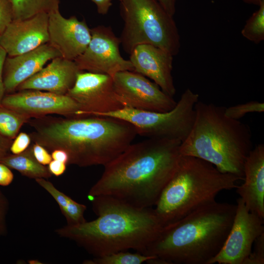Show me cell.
Listing matches in <instances>:
<instances>
[{
    "mask_svg": "<svg viewBox=\"0 0 264 264\" xmlns=\"http://www.w3.org/2000/svg\"><path fill=\"white\" fill-rule=\"evenodd\" d=\"M181 143L152 138L132 143L104 166L88 196H110L140 208L154 206L176 169Z\"/></svg>",
    "mask_w": 264,
    "mask_h": 264,
    "instance_id": "obj_1",
    "label": "cell"
},
{
    "mask_svg": "<svg viewBox=\"0 0 264 264\" xmlns=\"http://www.w3.org/2000/svg\"><path fill=\"white\" fill-rule=\"evenodd\" d=\"M95 220L55 230L95 258L134 249L141 253L163 225L152 207L140 208L110 196L91 198Z\"/></svg>",
    "mask_w": 264,
    "mask_h": 264,
    "instance_id": "obj_2",
    "label": "cell"
},
{
    "mask_svg": "<svg viewBox=\"0 0 264 264\" xmlns=\"http://www.w3.org/2000/svg\"><path fill=\"white\" fill-rule=\"evenodd\" d=\"M31 138L46 150L61 149L67 164L105 166L124 151L137 135L134 126L120 119L77 116L42 119Z\"/></svg>",
    "mask_w": 264,
    "mask_h": 264,
    "instance_id": "obj_3",
    "label": "cell"
},
{
    "mask_svg": "<svg viewBox=\"0 0 264 264\" xmlns=\"http://www.w3.org/2000/svg\"><path fill=\"white\" fill-rule=\"evenodd\" d=\"M237 205L215 201L163 227L141 253L152 264H208L220 251Z\"/></svg>",
    "mask_w": 264,
    "mask_h": 264,
    "instance_id": "obj_4",
    "label": "cell"
},
{
    "mask_svg": "<svg viewBox=\"0 0 264 264\" xmlns=\"http://www.w3.org/2000/svg\"><path fill=\"white\" fill-rule=\"evenodd\" d=\"M225 107L198 101L191 129L179 147L181 155L197 157L220 172L243 179V165L253 148L250 128L226 116Z\"/></svg>",
    "mask_w": 264,
    "mask_h": 264,
    "instance_id": "obj_5",
    "label": "cell"
},
{
    "mask_svg": "<svg viewBox=\"0 0 264 264\" xmlns=\"http://www.w3.org/2000/svg\"><path fill=\"white\" fill-rule=\"evenodd\" d=\"M239 180L242 179L222 173L204 160L180 155L176 169L162 190L154 211L163 226H167L216 201L221 191L236 188Z\"/></svg>",
    "mask_w": 264,
    "mask_h": 264,
    "instance_id": "obj_6",
    "label": "cell"
},
{
    "mask_svg": "<svg viewBox=\"0 0 264 264\" xmlns=\"http://www.w3.org/2000/svg\"><path fill=\"white\" fill-rule=\"evenodd\" d=\"M124 25L119 37L130 54L138 45L150 44L176 55L180 38L173 16L157 0H119Z\"/></svg>",
    "mask_w": 264,
    "mask_h": 264,
    "instance_id": "obj_7",
    "label": "cell"
},
{
    "mask_svg": "<svg viewBox=\"0 0 264 264\" xmlns=\"http://www.w3.org/2000/svg\"><path fill=\"white\" fill-rule=\"evenodd\" d=\"M198 94L187 88L171 110L157 112L123 108L99 116L120 119L135 128L137 135L148 138H167L182 142L189 133L195 118Z\"/></svg>",
    "mask_w": 264,
    "mask_h": 264,
    "instance_id": "obj_8",
    "label": "cell"
},
{
    "mask_svg": "<svg viewBox=\"0 0 264 264\" xmlns=\"http://www.w3.org/2000/svg\"><path fill=\"white\" fill-rule=\"evenodd\" d=\"M91 40L84 52L75 60L81 71L109 75L111 77L125 70L134 71L129 60L121 55L119 37L110 26L98 25L90 29Z\"/></svg>",
    "mask_w": 264,
    "mask_h": 264,
    "instance_id": "obj_9",
    "label": "cell"
},
{
    "mask_svg": "<svg viewBox=\"0 0 264 264\" xmlns=\"http://www.w3.org/2000/svg\"><path fill=\"white\" fill-rule=\"evenodd\" d=\"M112 78L117 97L124 108L165 112L176 105L173 97L141 74L125 70L117 73Z\"/></svg>",
    "mask_w": 264,
    "mask_h": 264,
    "instance_id": "obj_10",
    "label": "cell"
},
{
    "mask_svg": "<svg viewBox=\"0 0 264 264\" xmlns=\"http://www.w3.org/2000/svg\"><path fill=\"white\" fill-rule=\"evenodd\" d=\"M66 95L80 106L78 116H99L124 108L114 91L112 77L107 74L82 71Z\"/></svg>",
    "mask_w": 264,
    "mask_h": 264,
    "instance_id": "obj_11",
    "label": "cell"
},
{
    "mask_svg": "<svg viewBox=\"0 0 264 264\" xmlns=\"http://www.w3.org/2000/svg\"><path fill=\"white\" fill-rule=\"evenodd\" d=\"M236 205L232 225L224 243L208 264H243L256 239L264 233V219L250 212L240 198Z\"/></svg>",
    "mask_w": 264,
    "mask_h": 264,
    "instance_id": "obj_12",
    "label": "cell"
},
{
    "mask_svg": "<svg viewBox=\"0 0 264 264\" xmlns=\"http://www.w3.org/2000/svg\"><path fill=\"white\" fill-rule=\"evenodd\" d=\"M1 103L28 118L50 114L76 116L81 111L78 103L66 95L37 90H20L3 98Z\"/></svg>",
    "mask_w": 264,
    "mask_h": 264,
    "instance_id": "obj_13",
    "label": "cell"
},
{
    "mask_svg": "<svg viewBox=\"0 0 264 264\" xmlns=\"http://www.w3.org/2000/svg\"><path fill=\"white\" fill-rule=\"evenodd\" d=\"M48 43L63 58L74 61L87 48L91 40L90 28L85 21L75 16L64 17L57 9L48 13Z\"/></svg>",
    "mask_w": 264,
    "mask_h": 264,
    "instance_id": "obj_14",
    "label": "cell"
},
{
    "mask_svg": "<svg viewBox=\"0 0 264 264\" xmlns=\"http://www.w3.org/2000/svg\"><path fill=\"white\" fill-rule=\"evenodd\" d=\"M48 13L13 20L0 34V46L8 56L29 52L48 43Z\"/></svg>",
    "mask_w": 264,
    "mask_h": 264,
    "instance_id": "obj_15",
    "label": "cell"
},
{
    "mask_svg": "<svg viewBox=\"0 0 264 264\" xmlns=\"http://www.w3.org/2000/svg\"><path fill=\"white\" fill-rule=\"evenodd\" d=\"M134 71L152 80L167 94L176 93L172 76L173 56L150 44L136 46L130 53Z\"/></svg>",
    "mask_w": 264,
    "mask_h": 264,
    "instance_id": "obj_16",
    "label": "cell"
},
{
    "mask_svg": "<svg viewBox=\"0 0 264 264\" xmlns=\"http://www.w3.org/2000/svg\"><path fill=\"white\" fill-rule=\"evenodd\" d=\"M81 71L74 61L56 57L45 67L21 83L19 90H37L66 95Z\"/></svg>",
    "mask_w": 264,
    "mask_h": 264,
    "instance_id": "obj_17",
    "label": "cell"
},
{
    "mask_svg": "<svg viewBox=\"0 0 264 264\" xmlns=\"http://www.w3.org/2000/svg\"><path fill=\"white\" fill-rule=\"evenodd\" d=\"M243 183L236 192L248 210L264 219V144L249 153L243 165Z\"/></svg>",
    "mask_w": 264,
    "mask_h": 264,
    "instance_id": "obj_18",
    "label": "cell"
},
{
    "mask_svg": "<svg viewBox=\"0 0 264 264\" xmlns=\"http://www.w3.org/2000/svg\"><path fill=\"white\" fill-rule=\"evenodd\" d=\"M61 56L49 43L29 52L6 57L3 67L5 90L12 91L22 82L41 70L46 63Z\"/></svg>",
    "mask_w": 264,
    "mask_h": 264,
    "instance_id": "obj_19",
    "label": "cell"
},
{
    "mask_svg": "<svg viewBox=\"0 0 264 264\" xmlns=\"http://www.w3.org/2000/svg\"><path fill=\"white\" fill-rule=\"evenodd\" d=\"M35 181L57 202L62 213L66 220L67 225H77L86 221L84 217V213L87 209L85 205L74 201L57 189L52 183L45 178H37L35 179Z\"/></svg>",
    "mask_w": 264,
    "mask_h": 264,
    "instance_id": "obj_20",
    "label": "cell"
},
{
    "mask_svg": "<svg viewBox=\"0 0 264 264\" xmlns=\"http://www.w3.org/2000/svg\"><path fill=\"white\" fill-rule=\"evenodd\" d=\"M0 162L30 178L47 179L52 176L48 168L35 159L31 148L20 154L5 155Z\"/></svg>",
    "mask_w": 264,
    "mask_h": 264,
    "instance_id": "obj_21",
    "label": "cell"
},
{
    "mask_svg": "<svg viewBox=\"0 0 264 264\" xmlns=\"http://www.w3.org/2000/svg\"><path fill=\"white\" fill-rule=\"evenodd\" d=\"M13 20H21L41 13L59 9L60 0H11Z\"/></svg>",
    "mask_w": 264,
    "mask_h": 264,
    "instance_id": "obj_22",
    "label": "cell"
},
{
    "mask_svg": "<svg viewBox=\"0 0 264 264\" xmlns=\"http://www.w3.org/2000/svg\"><path fill=\"white\" fill-rule=\"evenodd\" d=\"M259 8L247 19L241 31L242 36L247 40L259 44L264 40V0Z\"/></svg>",
    "mask_w": 264,
    "mask_h": 264,
    "instance_id": "obj_23",
    "label": "cell"
},
{
    "mask_svg": "<svg viewBox=\"0 0 264 264\" xmlns=\"http://www.w3.org/2000/svg\"><path fill=\"white\" fill-rule=\"evenodd\" d=\"M154 259L153 256L122 251L100 257L85 260V264H141Z\"/></svg>",
    "mask_w": 264,
    "mask_h": 264,
    "instance_id": "obj_24",
    "label": "cell"
},
{
    "mask_svg": "<svg viewBox=\"0 0 264 264\" xmlns=\"http://www.w3.org/2000/svg\"><path fill=\"white\" fill-rule=\"evenodd\" d=\"M29 118L11 110H0V134L13 138Z\"/></svg>",
    "mask_w": 264,
    "mask_h": 264,
    "instance_id": "obj_25",
    "label": "cell"
},
{
    "mask_svg": "<svg viewBox=\"0 0 264 264\" xmlns=\"http://www.w3.org/2000/svg\"><path fill=\"white\" fill-rule=\"evenodd\" d=\"M264 111V103L257 101L238 104L225 108L224 109V113L226 116L236 120H239L247 113Z\"/></svg>",
    "mask_w": 264,
    "mask_h": 264,
    "instance_id": "obj_26",
    "label": "cell"
},
{
    "mask_svg": "<svg viewBox=\"0 0 264 264\" xmlns=\"http://www.w3.org/2000/svg\"><path fill=\"white\" fill-rule=\"evenodd\" d=\"M254 242V250H251L243 264H264V233L259 236Z\"/></svg>",
    "mask_w": 264,
    "mask_h": 264,
    "instance_id": "obj_27",
    "label": "cell"
},
{
    "mask_svg": "<svg viewBox=\"0 0 264 264\" xmlns=\"http://www.w3.org/2000/svg\"><path fill=\"white\" fill-rule=\"evenodd\" d=\"M13 20L11 0H0V34Z\"/></svg>",
    "mask_w": 264,
    "mask_h": 264,
    "instance_id": "obj_28",
    "label": "cell"
},
{
    "mask_svg": "<svg viewBox=\"0 0 264 264\" xmlns=\"http://www.w3.org/2000/svg\"><path fill=\"white\" fill-rule=\"evenodd\" d=\"M9 206L8 199L0 190V236H6L7 234L6 217Z\"/></svg>",
    "mask_w": 264,
    "mask_h": 264,
    "instance_id": "obj_29",
    "label": "cell"
},
{
    "mask_svg": "<svg viewBox=\"0 0 264 264\" xmlns=\"http://www.w3.org/2000/svg\"><path fill=\"white\" fill-rule=\"evenodd\" d=\"M31 142L30 136L25 132L20 133L10 146V151L13 154H18L25 151Z\"/></svg>",
    "mask_w": 264,
    "mask_h": 264,
    "instance_id": "obj_30",
    "label": "cell"
},
{
    "mask_svg": "<svg viewBox=\"0 0 264 264\" xmlns=\"http://www.w3.org/2000/svg\"><path fill=\"white\" fill-rule=\"evenodd\" d=\"M31 148L34 156L40 164L48 165L52 160L51 154L43 146L35 143Z\"/></svg>",
    "mask_w": 264,
    "mask_h": 264,
    "instance_id": "obj_31",
    "label": "cell"
},
{
    "mask_svg": "<svg viewBox=\"0 0 264 264\" xmlns=\"http://www.w3.org/2000/svg\"><path fill=\"white\" fill-rule=\"evenodd\" d=\"M14 179V175L9 167L0 162V185H9Z\"/></svg>",
    "mask_w": 264,
    "mask_h": 264,
    "instance_id": "obj_32",
    "label": "cell"
},
{
    "mask_svg": "<svg viewBox=\"0 0 264 264\" xmlns=\"http://www.w3.org/2000/svg\"><path fill=\"white\" fill-rule=\"evenodd\" d=\"M66 164L65 163L52 160L49 163L48 170L51 175L59 176L64 173L66 170Z\"/></svg>",
    "mask_w": 264,
    "mask_h": 264,
    "instance_id": "obj_33",
    "label": "cell"
},
{
    "mask_svg": "<svg viewBox=\"0 0 264 264\" xmlns=\"http://www.w3.org/2000/svg\"><path fill=\"white\" fill-rule=\"evenodd\" d=\"M7 53L4 49L0 46V103H1L5 90L3 71L5 60L7 57Z\"/></svg>",
    "mask_w": 264,
    "mask_h": 264,
    "instance_id": "obj_34",
    "label": "cell"
},
{
    "mask_svg": "<svg viewBox=\"0 0 264 264\" xmlns=\"http://www.w3.org/2000/svg\"><path fill=\"white\" fill-rule=\"evenodd\" d=\"M94 2L97 7V10L99 14L105 15L107 14L111 6V0H90Z\"/></svg>",
    "mask_w": 264,
    "mask_h": 264,
    "instance_id": "obj_35",
    "label": "cell"
},
{
    "mask_svg": "<svg viewBox=\"0 0 264 264\" xmlns=\"http://www.w3.org/2000/svg\"><path fill=\"white\" fill-rule=\"evenodd\" d=\"M164 9L174 16L176 11V0H157Z\"/></svg>",
    "mask_w": 264,
    "mask_h": 264,
    "instance_id": "obj_36",
    "label": "cell"
},
{
    "mask_svg": "<svg viewBox=\"0 0 264 264\" xmlns=\"http://www.w3.org/2000/svg\"><path fill=\"white\" fill-rule=\"evenodd\" d=\"M53 160H57L67 164L68 156L67 153L61 149H55L52 151L51 154Z\"/></svg>",
    "mask_w": 264,
    "mask_h": 264,
    "instance_id": "obj_37",
    "label": "cell"
},
{
    "mask_svg": "<svg viewBox=\"0 0 264 264\" xmlns=\"http://www.w3.org/2000/svg\"><path fill=\"white\" fill-rule=\"evenodd\" d=\"M7 145H5L3 140L0 137V160L6 155Z\"/></svg>",
    "mask_w": 264,
    "mask_h": 264,
    "instance_id": "obj_38",
    "label": "cell"
},
{
    "mask_svg": "<svg viewBox=\"0 0 264 264\" xmlns=\"http://www.w3.org/2000/svg\"><path fill=\"white\" fill-rule=\"evenodd\" d=\"M243 2L259 6L262 0H242Z\"/></svg>",
    "mask_w": 264,
    "mask_h": 264,
    "instance_id": "obj_39",
    "label": "cell"
},
{
    "mask_svg": "<svg viewBox=\"0 0 264 264\" xmlns=\"http://www.w3.org/2000/svg\"><path fill=\"white\" fill-rule=\"evenodd\" d=\"M29 263L30 264H42L41 262H39L38 260H32L29 261Z\"/></svg>",
    "mask_w": 264,
    "mask_h": 264,
    "instance_id": "obj_40",
    "label": "cell"
}]
</instances>
